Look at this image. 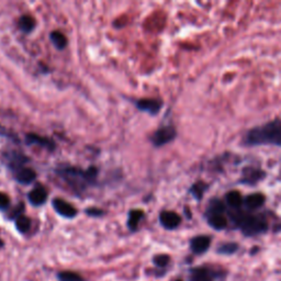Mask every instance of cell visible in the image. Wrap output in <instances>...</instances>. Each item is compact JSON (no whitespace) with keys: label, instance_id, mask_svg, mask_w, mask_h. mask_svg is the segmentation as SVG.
I'll use <instances>...</instances> for the list:
<instances>
[{"label":"cell","instance_id":"6da1fadb","mask_svg":"<svg viewBox=\"0 0 281 281\" xmlns=\"http://www.w3.org/2000/svg\"><path fill=\"white\" fill-rule=\"evenodd\" d=\"M244 143L247 146L273 145L281 147V121L275 120L253 128L246 134Z\"/></svg>","mask_w":281,"mask_h":281},{"label":"cell","instance_id":"7a4b0ae2","mask_svg":"<svg viewBox=\"0 0 281 281\" xmlns=\"http://www.w3.org/2000/svg\"><path fill=\"white\" fill-rule=\"evenodd\" d=\"M231 218L233 220L246 236H255L263 234L268 230V223L265 218L253 215L245 212L235 211L231 213Z\"/></svg>","mask_w":281,"mask_h":281},{"label":"cell","instance_id":"3957f363","mask_svg":"<svg viewBox=\"0 0 281 281\" xmlns=\"http://www.w3.org/2000/svg\"><path fill=\"white\" fill-rule=\"evenodd\" d=\"M176 130L174 127H164L154 133L152 142L155 146H163L167 143L174 141L176 138Z\"/></svg>","mask_w":281,"mask_h":281},{"label":"cell","instance_id":"277c9868","mask_svg":"<svg viewBox=\"0 0 281 281\" xmlns=\"http://www.w3.org/2000/svg\"><path fill=\"white\" fill-rule=\"evenodd\" d=\"M52 204L54 210H55L60 216L73 218L77 215L76 208H74L70 202L63 200V199H59V198L54 199Z\"/></svg>","mask_w":281,"mask_h":281},{"label":"cell","instance_id":"5b68a950","mask_svg":"<svg viewBox=\"0 0 281 281\" xmlns=\"http://www.w3.org/2000/svg\"><path fill=\"white\" fill-rule=\"evenodd\" d=\"M160 222L166 230H175L181 223L179 214L173 211H163L160 214Z\"/></svg>","mask_w":281,"mask_h":281},{"label":"cell","instance_id":"8992f818","mask_svg":"<svg viewBox=\"0 0 281 281\" xmlns=\"http://www.w3.org/2000/svg\"><path fill=\"white\" fill-rule=\"evenodd\" d=\"M211 238L205 235L196 236L190 241V249L196 255H201L204 254L210 247Z\"/></svg>","mask_w":281,"mask_h":281},{"label":"cell","instance_id":"52a82bcc","mask_svg":"<svg viewBox=\"0 0 281 281\" xmlns=\"http://www.w3.org/2000/svg\"><path fill=\"white\" fill-rule=\"evenodd\" d=\"M217 275L205 267H197L190 270L189 281H214Z\"/></svg>","mask_w":281,"mask_h":281},{"label":"cell","instance_id":"ba28073f","mask_svg":"<svg viewBox=\"0 0 281 281\" xmlns=\"http://www.w3.org/2000/svg\"><path fill=\"white\" fill-rule=\"evenodd\" d=\"M136 107L142 111L148 112L150 114H156L161 110L162 102L157 99H141L136 102Z\"/></svg>","mask_w":281,"mask_h":281},{"label":"cell","instance_id":"9c48e42d","mask_svg":"<svg viewBox=\"0 0 281 281\" xmlns=\"http://www.w3.org/2000/svg\"><path fill=\"white\" fill-rule=\"evenodd\" d=\"M28 199L33 205L39 207V205H42L45 203L47 199V191L43 186H38L30 191L28 195Z\"/></svg>","mask_w":281,"mask_h":281},{"label":"cell","instance_id":"30bf717a","mask_svg":"<svg viewBox=\"0 0 281 281\" xmlns=\"http://www.w3.org/2000/svg\"><path fill=\"white\" fill-rule=\"evenodd\" d=\"M16 180L22 184H29L32 181L36 180L37 173L32 168L28 167H21L17 170L16 173Z\"/></svg>","mask_w":281,"mask_h":281},{"label":"cell","instance_id":"8fae6325","mask_svg":"<svg viewBox=\"0 0 281 281\" xmlns=\"http://www.w3.org/2000/svg\"><path fill=\"white\" fill-rule=\"evenodd\" d=\"M26 143L28 144H38V145L42 146V147H45V148H49L51 150H53L54 148H55V144H54V142L52 140H49L46 138H42V136L40 135H37V134H28L26 135Z\"/></svg>","mask_w":281,"mask_h":281},{"label":"cell","instance_id":"7c38bea8","mask_svg":"<svg viewBox=\"0 0 281 281\" xmlns=\"http://www.w3.org/2000/svg\"><path fill=\"white\" fill-rule=\"evenodd\" d=\"M264 173L262 170L255 169V168H246L243 171V182L246 183H256L264 177Z\"/></svg>","mask_w":281,"mask_h":281},{"label":"cell","instance_id":"4fadbf2b","mask_svg":"<svg viewBox=\"0 0 281 281\" xmlns=\"http://www.w3.org/2000/svg\"><path fill=\"white\" fill-rule=\"evenodd\" d=\"M144 217V212L142 210H131L129 213L128 218V228L130 231L135 232L138 231L139 225Z\"/></svg>","mask_w":281,"mask_h":281},{"label":"cell","instance_id":"5bb4252c","mask_svg":"<svg viewBox=\"0 0 281 281\" xmlns=\"http://www.w3.org/2000/svg\"><path fill=\"white\" fill-rule=\"evenodd\" d=\"M265 202V197L262 194H253L245 198L244 203L248 209H258Z\"/></svg>","mask_w":281,"mask_h":281},{"label":"cell","instance_id":"9a60e30c","mask_svg":"<svg viewBox=\"0 0 281 281\" xmlns=\"http://www.w3.org/2000/svg\"><path fill=\"white\" fill-rule=\"evenodd\" d=\"M208 223L211 228H213L216 231L224 230L228 226V220L223 216V214L208 216Z\"/></svg>","mask_w":281,"mask_h":281},{"label":"cell","instance_id":"2e32d148","mask_svg":"<svg viewBox=\"0 0 281 281\" xmlns=\"http://www.w3.org/2000/svg\"><path fill=\"white\" fill-rule=\"evenodd\" d=\"M224 211H225V204L221 200H218V199H212V200L209 202L208 209H207L208 216L223 214Z\"/></svg>","mask_w":281,"mask_h":281},{"label":"cell","instance_id":"e0dca14e","mask_svg":"<svg viewBox=\"0 0 281 281\" xmlns=\"http://www.w3.org/2000/svg\"><path fill=\"white\" fill-rule=\"evenodd\" d=\"M226 203H228L231 208L237 209L243 204V197L238 193V191H230L225 196Z\"/></svg>","mask_w":281,"mask_h":281},{"label":"cell","instance_id":"ac0fdd59","mask_svg":"<svg viewBox=\"0 0 281 281\" xmlns=\"http://www.w3.org/2000/svg\"><path fill=\"white\" fill-rule=\"evenodd\" d=\"M36 19L31 16H22L19 20V28L24 33H30L36 28Z\"/></svg>","mask_w":281,"mask_h":281},{"label":"cell","instance_id":"d6986e66","mask_svg":"<svg viewBox=\"0 0 281 281\" xmlns=\"http://www.w3.org/2000/svg\"><path fill=\"white\" fill-rule=\"evenodd\" d=\"M51 41L58 50H64L67 45L66 37L59 31H54L51 33Z\"/></svg>","mask_w":281,"mask_h":281},{"label":"cell","instance_id":"ffe728a7","mask_svg":"<svg viewBox=\"0 0 281 281\" xmlns=\"http://www.w3.org/2000/svg\"><path fill=\"white\" fill-rule=\"evenodd\" d=\"M56 277L58 281H86L85 278L81 277L79 273L70 270L59 271Z\"/></svg>","mask_w":281,"mask_h":281},{"label":"cell","instance_id":"44dd1931","mask_svg":"<svg viewBox=\"0 0 281 281\" xmlns=\"http://www.w3.org/2000/svg\"><path fill=\"white\" fill-rule=\"evenodd\" d=\"M16 228L17 230L24 234L31 229V220L25 215H20L16 218Z\"/></svg>","mask_w":281,"mask_h":281},{"label":"cell","instance_id":"7402d4cb","mask_svg":"<svg viewBox=\"0 0 281 281\" xmlns=\"http://www.w3.org/2000/svg\"><path fill=\"white\" fill-rule=\"evenodd\" d=\"M170 263V257L166 254H160V255H156L153 257V264L157 269H165L166 267Z\"/></svg>","mask_w":281,"mask_h":281},{"label":"cell","instance_id":"603a6c76","mask_svg":"<svg viewBox=\"0 0 281 281\" xmlns=\"http://www.w3.org/2000/svg\"><path fill=\"white\" fill-rule=\"evenodd\" d=\"M238 249V245L236 243H224L217 248V253L221 255H232Z\"/></svg>","mask_w":281,"mask_h":281},{"label":"cell","instance_id":"cb8c5ba5","mask_svg":"<svg viewBox=\"0 0 281 281\" xmlns=\"http://www.w3.org/2000/svg\"><path fill=\"white\" fill-rule=\"evenodd\" d=\"M208 188L207 184H204L203 182H197L195 183L193 187H191L190 191L191 194H193V196L197 199V200H200V199L203 197V193L204 190Z\"/></svg>","mask_w":281,"mask_h":281},{"label":"cell","instance_id":"d4e9b609","mask_svg":"<svg viewBox=\"0 0 281 281\" xmlns=\"http://www.w3.org/2000/svg\"><path fill=\"white\" fill-rule=\"evenodd\" d=\"M10 205V198L4 193H0V210H7Z\"/></svg>","mask_w":281,"mask_h":281},{"label":"cell","instance_id":"484cf974","mask_svg":"<svg viewBox=\"0 0 281 281\" xmlns=\"http://www.w3.org/2000/svg\"><path fill=\"white\" fill-rule=\"evenodd\" d=\"M86 213L90 216H100L104 214V211L97 208H89L86 210Z\"/></svg>","mask_w":281,"mask_h":281},{"label":"cell","instance_id":"4316f807","mask_svg":"<svg viewBox=\"0 0 281 281\" xmlns=\"http://www.w3.org/2000/svg\"><path fill=\"white\" fill-rule=\"evenodd\" d=\"M3 246H4V242L2 241V239H0V248H2V247H3Z\"/></svg>","mask_w":281,"mask_h":281},{"label":"cell","instance_id":"83f0119b","mask_svg":"<svg viewBox=\"0 0 281 281\" xmlns=\"http://www.w3.org/2000/svg\"><path fill=\"white\" fill-rule=\"evenodd\" d=\"M176 281H183V280H181V279H177Z\"/></svg>","mask_w":281,"mask_h":281}]
</instances>
